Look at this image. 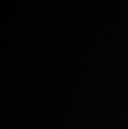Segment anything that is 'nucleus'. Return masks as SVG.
I'll list each match as a JSON object with an SVG mask.
<instances>
[]
</instances>
